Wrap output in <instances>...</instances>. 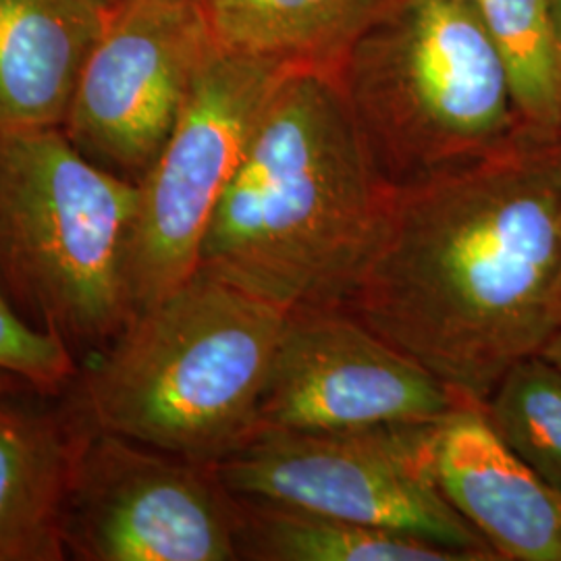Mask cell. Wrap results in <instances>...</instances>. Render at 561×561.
Instances as JSON below:
<instances>
[{
	"mask_svg": "<svg viewBox=\"0 0 561 561\" xmlns=\"http://www.w3.org/2000/svg\"><path fill=\"white\" fill-rule=\"evenodd\" d=\"M104 0H0V129L62 127Z\"/></svg>",
	"mask_w": 561,
	"mask_h": 561,
	"instance_id": "4fadbf2b",
	"label": "cell"
},
{
	"mask_svg": "<svg viewBox=\"0 0 561 561\" xmlns=\"http://www.w3.org/2000/svg\"><path fill=\"white\" fill-rule=\"evenodd\" d=\"M470 405L479 401L437 379L347 308H301L289 312L280 335L256 431L437 424Z\"/></svg>",
	"mask_w": 561,
	"mask_h": 561,
	"instance_id": "30bf717a",
	"label": "cell"
},
{
	"mask_svg": "<svg viewBox=\"0 0 561 561\" xmlns=\"http://www.w3.org/2000/svg\"><path fill=\"white\" fill-rule=\"evenodd\" d=\"M561 138L393 187L343 308L468 400L560 329Z\"/></svg>",
	"mask_w": 561,
	"mask_h": 561,
	"instance_id": "6da1fadb",
	"label": "cell"
},
{
	"mask_svg": "<svg viewBox=\"0 0 561 561\" xmlns=\"http://www.w3.org/2000/svg\"><path fill=\"white\" fill-rule=\"evenodd\" d=\"M482 412L526 466L561 491V370L541 354L514 364Z\"/></svg>",
	"mask_w": 561,
	"mask_h": 561,
	"instance_id": "e0dca14e",
	"label": "cell"
},
{
	"mask_svg": "<svg viewBox=\"0 0 561 561\" xmlns=\"http://www.w3.org/2000/svg\"><path fill=\"white\" fill-rule=\"evenodd\" d=\"M549 7H551V18H553V30H556V42H558L561 69V0H549Z\"/></svg>",
	"mask_w": 561,
	"mask_h": 561,
	"instance_id": "44dd1931",
	"label": "cell"
},
{
	"mask_svg": "<svg viewBox=\"0 0 561 561\" xmlns=\"http://www.w3.org/2000/svg\"><path fill=\"white\" fill-rule=\"evenodd\" d=\"M337 83L391 187L484 159L524 134L502 53L466 0H391Z\"/></svg>",
	"mask_w": 561,
	"mask_h": 561,
	"instance_id": "5b68a950",
	"label": "cell"
},
{
	"mask_svg": "<svg viewBox=\"0 0 561 561\" xmlns=\"http://www.w3.org/2000/svg\"><path fill=\"white\" fill-rule=\"evenodd\" d=\"M138 183L88 159L62 127L0 129V289L80 360L131 319Z\"/></svg>",
	"mask_w": 561,
	"mask_h": 561,
	"instance_id": "277c9868",
	"label": "cell"
},
{
	"mask_svg": "<svg viewBox=\"0 0 561 561\" xmlns=\"http://www.w3.org/2000/svg\"><path fill=\"white\" fill-rule=\"evenodd\" d=\"M289 71L217 46L204 60L159 159L138 183L127 259L131 314L198 271L213 215L266 102Z\"/></svg>",
	"mask_w": 561,
	"mask_h": 561,
	"instance_id": "52a82bcc",
	"label": "cell"
},
{
	"mask_svg": "<svg viewBox=\"0 0 561 561\" xmlns=\"http://www.w3.org/2000/svg\"><path fill=\"white\" fill-rule=\"evenodd\" d=\"M62 541L67 560H240L236 500L213 466L90 424L69 479Z\"/></svg>",
	"mask_w": 561,
	"mask_h": 561,
	"instance_id": "ba28073f",
	"label": "cell"
},
{
	"mask_svg": "<svg viewBox=\"0 0 561 561\" xmlns=\"http://www.w3.org/2000/svg\"><path fill=\"white\" fill-rule=\"evenodd\" d=\"M507 67L522 129L561 138V69L549 0H482L477 7Z\"/></svg>",
	"mask_w": 561,
	"mask_h": 561,
	"instance_id": "2e32d148",
	"label": "cell"
},
{
	"mask_svg": "<svg viewBox=\"0 0 561 561\" xmlns=\"http://www.w3.org/2000/svg\"><path fill=\"white\" fill-rule=\"evenodd\" d=\"M443 493L500 561H561V491L500 439L482 405L445 422L437 445Z\"/></svg>",
	"mask_w": 561,
	"mask_h": 561,
	"instance_id": "8fae6325",
	"label": "cell"
},
{
	"mask_svg": "<svg viewBox=\"0 0 561 561\" xmlns=\"http://www.w3.org/2000/svg\"><path fill=\"white\" fill-rule=\"evenodd\" d=\"M25 391H36L32 385L20 379L18 375H11L0 368V396H11V393H25Z\"/></svg>",
	"mask_w": 561,
	"mask_h": 561,
	"instance_id": "d6986e66",
	"label": "cell"
},
{
	"mask_svg": "<svg viewBox=\"0 0 561 561\" xmlns=\"http://www.w3.org/2000/svg\"><path fill=\"white\" fill-rule=\"evenodd\" d=\"M289 312L198 268L83 358L65 398L94 428L215 466L256 431Z\"/></svg>",
	"mask_w": 561,
	"mask_h": 561,
	"instance_id": "3957f363",
	"label": "cell"
},
{
	"mask_svg": "<svg viewBox=\"0 0 561 561\" xmlns=\"http://www.w3.org/2000/svg\"><path fill=\"white\" fill-rule=\"evenodd\" d=\"M0 368L44 396H62L80 373V360L53 335L21 319L0 289Z\"/></svg>",
	"mask_w": 561,
	"mask_h": 561,
	"instance_id": "ac0fdd59",
	"label": "cell"
},
{
	"mask_svg": "<svg viewBox=\"0 0 561 561\" xmlns=\"http://www.w3.org/2000/svg\"><path fill=\"white\" fill-rule=\"evenodd\" d=\"M233 500L240 560L479 561L466 551L439 542L331 518L301 507L238 495Z\"/></svg>",
	"mask_w": 561,
	"mask_h": 561,
	"instance_id": "9a60e30c",
	"label": "cell"
},
{
	"mask_svg": "<svg viewBox=\"0 0 561 561\" xmlns=\"http://www.w3.org/2000/svg\"><path fill=\"white\" fill-rule=\"evenodd\" d=\"M391 192L337 80L289 71L213 215L198 268L287 310L343 306Z\"/></svg>",
	"mask_w": 561,
	"mask_h": 561,
	"instance_id": "7a4b0ae2",
	"label": "cell"
},
{
	"mask_svg": "<svg viewBox=\"0 0 561 561\" xmlns=\"http://www.w3.org/2000/svg\"><path fill=\"white\" fill-rule=\"evenodd\" d=\"M213 50L198 0L111 4L62 131L88 159L140 183Z\"/></svg>",
	"mask_w": 561,
	"mask_h": 561,
	"instance_id": "9c48e42d",
	"label": "cell"
},
{
	"mask_svg": "<svg viewBox=\"0 0 561 561\" xmlns=\"http://www.w3.org/2000/svg\"><path fill=\"white\" fill-rule=\"evenodd\" d=\"M85 424L62 396H0V561L67 560L62 514Z\"/></svg>",
	"mask_w": 561,
	"mask_h": 561,
	"instance_id": "7c38bea8",
	"label": "cell"
},
{
	"mask_svg": "<svg viewBox=\"0 0 561 561\" xmlns=\"http://www.w3.org/2000/svg\"><path fill=\"white\" fill-rule=\"evenodd\" d=\"M222 53L340 78L362 34L391 0H198Z\"/></svg>",
	"mask_w": 561,
	"mask_h": 561,
	"instance_id": "5bb4252c",
	"label": "cell"
},
{
	"mask_svg": "<svg viewBox=\"0 0 561 561\" xmlns=\"http://www.w3.org/2000/svg\"><path fill=\"white\" fill-rule=\"evenodd\" d=\"M560 327H561V283H560Z\"/></svg>",
	"mask_w": 561,
	"mask_h": 561,
	"instance_id": "cb8c5ba5",
	"label": "cell"
},
{
	"mask_svg": "<svg viewBox=\"0 0 561 561\" xmlns=\"http://www.w3.org/2000/svg\"><path fill=\"white\" fill-rule=\"evenodd\" d=\"M541 356H545L551 364H556L561 370V327L551 335V340L545 343L541 350Z\"/></svg>",
	"mask_w": 561,
	"mask_h": 561,
	"instance_id": "ffe728a7",
	"label": "cell"
},
{
	"mask_svg": "<svg viewBox=\"0 0 561 561\" xmlns=\"http://www.w3.org/2000/svg\"><path fill=\"white\" fill-rule=\"evenodd\" d=\"M104 2H108V4H115V2H119V0H104Z\"/></svg>",
	"mask_w": 561,
	"mask_h": 561,
	"instance_id": "603a6c76",
	"label": "cell"
},
{
	"mask_svg": "<svg viewBox=\"0 0 561 561\" xmlns=\"http://www.w3.org/2000/svg\"><path fill=\"white\" fill-rule=\"evenodd\" d=\"M445 422L329 433L262 428L213 470L238 497L301 507L439 542L479 561H500L443 493L437 445Z\"/></svg>",
	"mask_w": 561,
	"mask_h": 561,
	"instance_id": "8992f818",
	"label": "cell"
},
{
	"mask_svg": "<svg viewBox=\"0 0 561 561\" xmlns=\"http://www.w3.org/2000/svg\"><path fill=\"white\" fill-rule=\"evenodd\" d=\"M466 2H470V4H474V7H479V4H481L482 0H466Z\"/></svg>",
	"mask_w": 561,
	"mask_h": 561,
	"instance_id": "7402d4cb",
	"label": "cell"
}]
</instances>
